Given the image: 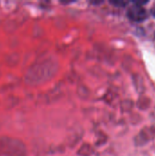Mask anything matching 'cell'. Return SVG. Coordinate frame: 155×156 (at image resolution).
Here are the masks:
<instances>
[{
  "mask_svg": "<svg viewBox=\"0 0 155 156\" xmlns=\"http://www.w3.org/2000/svg\"><path fill=\"white\" fill-rule=\"evenodd\" d=\"M154 15H155V13H154Z\"/></svg>",
  "mask_w": 155,
  "mask_h": 156,
  "instance_id": "cell-2",
  "label": "cell"
},
{
  "mask_svg": "<svg viewBox=\"0 0 155 156\" xmlns=\"http://www.w3.org/2000/svg\"><path fill=\"white\" fill-rule=\"evenodd\" d=\"M128 16L132 21L143 22L147 18V12L143 6L139 5H134L129 8Z\"/></svg>",
  "mask_w": 155,
  "mask_h": 156,
  "instance_id": "cell-1",
  "label": "cell"
}]
</instances>
